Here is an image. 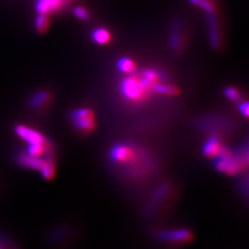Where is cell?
Here are the masks:
<instances>
[{
  "label": "cell",
  "instance_id": "obj_19",
  "mask_svg": "<svg viewBox=\"0 0 249 249\" xmlns=\"http://www.w3.org/2000/svg\"><path fill=\"white\" fill-rule=\"evenodd\" d=\"M73 13L74 15L80 19H88L89 18V12L87 9L82 8V7H76L75 9H73Z\"/></svg>",
  "mask_w": 249,
  "mask_h": 249
},
{
  "label": "cell",
  "instance_id": "obj_14",
  "mask_svg": "<svg viewBox=\"0 0 249 249\" xmlns=\"http://www.w3.org/2000/svg\"><path fill=\"white\" fill-rule=\"evenodd\" d=\"M117 68H118V70L120 71L123 72V73H126V74H129V73H132V72L135 71L136 64L130 58L123 57V58L118 60Z\"/></svg>",
  "mask_w": 249,
  "mask_h": 249
},
{
  "label": "cell",
  "instance_id": "obj_22",
  "mask_svg": "<svg viewBox=\"0 0 249 249\" xmlns=\"http://www.w3.org/2000/svg\"><path fill=\"white\" fill-rule=\"evenodd\" d=\"M0 249H1V247H0Z\"/></svg>",
  "mask_w": 249,
  "mask_h": 249
},
{
  "label": "cell",
  "instance_id": "obj_9",
  "mask_svg": "<svg viewBox=\"0 0 249 249\" xmlns=\"http://www.w3.org/2000/svg\"><path fill=\"white\" fill-rule=\"evenodd\" d=\"M69 0H36V11L38 14L48 15L59 10Z\"/></svg>",
  "mask_w": 249,
  "mask_h": 249
},
{
  "label": "cell",
  "instance_id": "obj_2",
  "mask_svg": "<svg viewBox=\"0 0 249 249\" xmlns=\"http://www.w3.org/2000/svg\"><path fill=\"white\" fill-rule=\"evenodd\" d=\"M18 161L19 164L22 166L39 171L42 174L43 178L47 180L52 179L55 174V165L51 156L36 157L30 155L25 151L20 153V155L18 156Z\"/></svg>",
  "mask_w": 249,
  "mask_h": 249
},
{
  "label": "cell",
  "instance_id": "obj_5",
  "mask_svg": "<svg viewBox=\"0 0 249 249\" xmlns=\"http://www.w3.org/2000/svg\"><path fill=\"white\" fill-rule=\"evenodd\" d=\"M15 132L20 139L25 141L28 144H46L49 141L44 135L38 132L36 129H33L29 126L18 124L15 127Z\"/></svg>",
  "mask_w": 249,
  "mask_h": 249
},
{
  "label": "cell",
  "instance_id": "obj_12",
  "mask_svg": "<svg viewBox=\"0 0 249 249\" xmlns=\"http://www.w3.org/2000/svg\"><path fill=\"white\" fill-rule=\"evenodd\" d=\"M91 37H92V40L99 45H106L111 40L110 33L107 31V29H104V28H98L94 30L91 34Z\"/></svg>",
  "mask_w": 249,
  "mask_h": 249
},
{
  "label": "cell",
  "instance_id": "obj_17",
  "mask_svg": "<svg viewBox=\"0 0 249 249\" xmlns=\"http://www.w3.org/2000/svg\"><path fill=\"white\" fill-rule=\"evenodd\" d=\"M190 1L194 5H196L202 9H204L206 11H208L211 14H213L215 10L213 5L212 4V2L210 0H190Z\"/></svg>",
  "mask_w": 249,
  "mask_h": 249
},
{
  "label": "cell",
  "instance_id": "obj_4",
  "mask_svg": "<svg viewBox=\"0 0 249 249\" xmlns=\"http://www.w3.org/2000/svg\"><path fill=\"white\" fill-rule=\"evenodd\" d=\"M71 120L74 126L83 132H89L95 127L93 112L88 108H79L73 111Z\"/></svg>",
  "mask_w": 249,
  "mask_h": 249
},
{
  "label": "cell",
  "instance_id": "obj_20",
  "mask_svg": "<svg viewBox=\"0 0 249 249\" xmlns=\"http://www.w3.org/2000/svg\"><path fill=\"white\" fill-rule=\"evenodd\" d=\"M224 93H225V95L228 98L230 99V100H232V101H238L239 98H240V94H239L238 90L234 89V88H232V87L226 88L225 90H224Z\"/></svg>",
  "mask_w": 249,
  "mask_h": 249
},
{
  "label": "cell",
  "instance_id": "obj_1",
  "mask_svg": "<svg viewBox=\"0 0 249 249\" xmlns=\"http://www.w3.org/2000/svg\"><path fill=\"white\" fill-rule=\"evenodd\" d=\"M215 168L219 172L228 175L235 176L241 173L249 164V152L246 151H231L229 149L222 155L215 158Z\"/></svg>",
  "mask_w": 249,
  "mask_h": 249
},
{
  "label": "cell",
  "instance_id": "obj_10",
  "mask_svg": "<svg viewBox=\"0 0 249 249\" xmlns=\"http://www.w3.org/2000/svg\"><path fill=\"white\" fill-rule=\"evenodd\" d=\"M140 79L144 89L147 92H149L151 89H153L154 85L158 83V80L160 78L158 72L153 70H145L143 71L142 75Z\"/></svg>",
  "mask_w": 249,
  "mask_h": 249
},
{
  "label": "cell",
  "instance_id": "obj_16",
  "mask_svg": "<svg viewBox=\"0 0 249 249\" xmlns=\"http://www.w3.org/2000/svg\"><path fill=\"white\" fill-rule=\"evenodd\" d=\"M49 26V20L47 15L38 14L36 18V29L39 33H45Z\"/></svg>",
  "mask_w": 249,
  "mask_h": 249
},
{
  "label": "cell",
  "instance_id": "obj_15",
  "mask_svg": "<svg viewBox=\"0 0 249 249\" xmlns=\"http://www.w3.org/2000/svg\"><path fill=\"white\" fill-rule=\"evenodd\" d=\"M153 90L164 95H176L178 92V89L172 85H165V84H155L153 87Z\"/></svg>",
  "mask_w": 249,
  "mask_h": 249
},
{
  "label": "cell",
  "instance_id": "obj_21",
  "mask_svg": "<svg viewBox=\"0 0 249 249\" xmlns=\"http://www.w3.org/2000/svg\"><path fill=\"white\" fill-rule=\"evenodd\" d=\"M240 111L243 116H249V106L247 102H245L244 104H242L240 106Z\"/></svg>",
  "mask_w": 249,
  "mask_h": 249
},
{
  "label": "cell",
  "instance_id": "obj_3",
  "mask_svg": "<svg viewBox=\"0 0 249 249\" xmlns=\"http://www.w3.org/2000/svg\"><path fill=\"white\" fill-rule=\"evenodd\" d=\"M120 89L124 98L133 102L142 100L148 93L143 88L141 79L135 76L127 77L122 80Z\"/></svg>",
  "mask_w": 249,
  "mask_h": 249
},
{
  "label": "cell",
  "instance_id": "obj_11",
  "mask_svg": "<svg viewBox=\"0 0 249 249\" xmlns=\"http://www.w3.org/2000/svg\"><path fill=\"white\" fill-rule=\"evenodd\" d=\"M49 98H50V93L48 91H46V90L38 91L31 98L30 106L34 109L41 108L49 101Z\"/></svg>",
  "mask_w": 249,
  "mask_h": 249
},
{
  "label": "cell",
  "instance_id": "obj_8",
  "mask_svg": "<svg viewBox=\"0 0 249 249\" xmlns=\"http://www.w3.org/2000/svg\"><path fill=\"white\" fill-rule=\"evenodd\" d=\"M228 148L223 145L218 137H211L203 146V153L208 158H217L222 155Z\"/></svg>",
  "mask_w": 249,
  "mask_h": 249
},
{
  "label": "cell",
  "instance_id": "obj_7",
  "mask_svg": "<svg viewBox=\"0 0 249 249\" xmlns=\"http://www.w3.org/2000/svg\"><path fill=\"white\" fill-rule=\"evenodd\" d=\"M133 150L124 144L115 145L110 151V159L116 163L127 162L133 158Z\"/></svg>",
  "mask_w": 249,
  "mask_h": 249
},
{
  "label": "cell",
  "instance_id": "obj_18",
  "mask_svg": "<svg viewBox=\"0 0 249 249\" xmlns=\"http://www.w3.org/2000/svg\"><path fill=\"white\" fill-rule=\"evenodd\" d=\"M181 38H180V32L178 29V27L175 28L173 35H172V38H171V45L174 49H178L179 46L181 45Z\"/></svg>",
  "mask_w": 249,
  "mask_h": 249
},
{
  "label": "cell",
  "instance_id": "obj_13",
  "mask_svg": "<svg viewBox=\"0 0 249 249\" xmlns=\"http://www.w3.org/2000/svg\"><path fill=\"white\" fill-rule=\"evenodd\" d=\"M209 24L211 30V40L214 47L219 46V30H218V23L217 20L213 14L209 16Z\"/></svg>",
  "mask_w": 249,
  "mask_h": 249
},
{
  "label": "cell",
  "instance_id": "obj_6",
  "mask_svg": "<svg viewBox=\"0 0 249 249\" xmlns=\"http://www.w3.org/2000/svg\"><path fill=\"white\" fill-rule=\"evenodd\" d=\"M159 238L160 240L171 243H185L192 239V233L185 229H175L160 231Z\"/></svg>",
  "mask_w": 249,
  "mask_h": 249
}]
</instances>
